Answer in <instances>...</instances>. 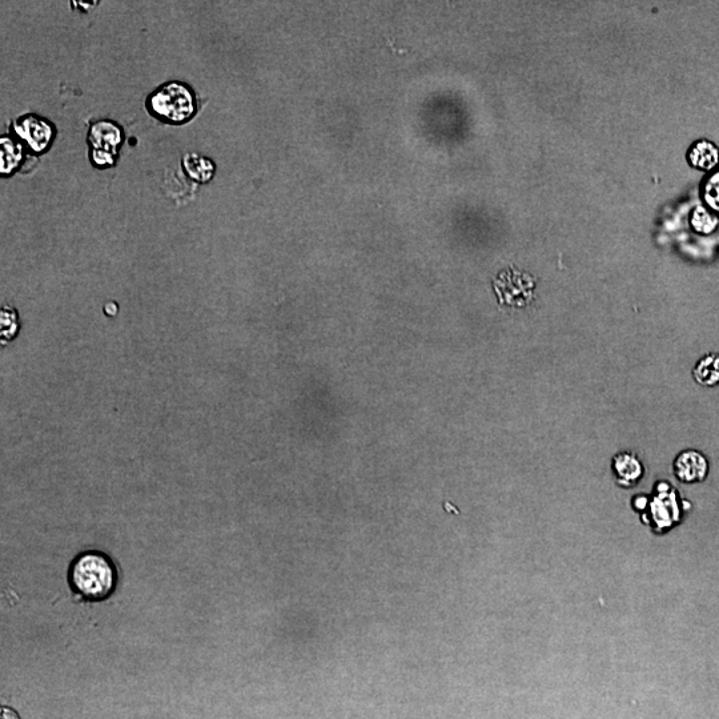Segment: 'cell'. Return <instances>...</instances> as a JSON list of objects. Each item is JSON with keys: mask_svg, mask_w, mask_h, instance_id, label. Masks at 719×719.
I'll list each match as a JSON object with an SVG mask.
<instances>
[{"mask_svg": "<svg viewBox=\"0 0 719 719\" xmlns=\"http://www.w3.org/2000/svg\"><path fill=\"white\" fill-rule=\"evenodd\" d=\"M118 581L115 562L98 550L78 554L68 570L71 589L87 601L107 600L115 592Z\"/></svg>", "mask_w": 719, "mask_h": 719, "instance_id": "cell-1", "label": "cell"}, {"mask_svg": "<svg viewBox=\"0 0 719 719\" xmlns=\"http://www.w3.org/2000/svg\"><path fill=\"white\" fill-rule=\"evenodd\" d=\"M147 110L160 122L184 124L198 112V98L187 83L168 82L156 88L147 98Z\"/></svg>", "mask_w": 719, "mask_h": 719, "instance_id": "cell-2", "label": "cell"}, {"mask_svg": "<svg viewBox=\"0 0 719 719\" xmlns=\"http://www.w3.org/2000/svg\"><path fill=\"white\" fill-rule=\"evenodd\" d=\"M90 160L94 167H114L124 140L123 128L112 120H99L88 131Z\"/></svg>", "mask_w": 719, "mask_h": 719, "instance_id": "cell-3", "label": "cell"}, {"mask_svg": "<svg viewBox=\"0 0 719 719\" xmlns=\"http://www.w3.org/2000/svg\"><path fill=\"white\" fill-rule=\"evenodd\" d=\"M493 287L498 303L506 307L522 308L532 303L536 281L529 273L509 268L498 275Z\"/></svg>", "mask_w": 719, "mask_h": 719, "instance_id": "cell-4", "label": "cell"}, {"mask_svg": "<svg viewBox=\"0 0 719 719\" xmlns=\"http://www.w3.org/2000/svg\"><path fill=\"white\" fill-rule=\"evenodd\" d=\"M16 140L26 144L28 150L36 155L50 150L56 130L50 120L36 114L23 115L12 126Z\"/></svg>", "mask_w": 719, "mask_h": 719, "instance_id": "cell-5", "label": "cell"}, {"mask_svg": "<svg viewBox=\"0 0 719 719\" xmlns=\"http://www.w3.org/2000/svg\"><path fill=\"white\" fill-rule=\"evenodd\" d=\"M650 513H652V521L656 525V530L664 533L680 524L684 517V506H682V501L676 490L669 488V490H662L661 496L654 498Z\"/></svg>", "mask_w": 719, "mask_h": 719, "instance_id": "cell-6", "label": "cell"}, {"mask_svg": "<svg viewBox=\"0 0 719 719\" xmlns=\"http://www.w3.org/2000/svg\"><path fill=\"white\" fill-rule=\"evenodd\" d=\"M710 464L704 453L688 449L681 452L673 463V473L684 484H698L708 479Z\"/></svg>", "mask_w": 719, "mask_h": 719, "instance_id": "cell-7", "label": "cell"}, {"mask_svg": "<svg viewBox=\"0 0 719 719\" xmlns=\"http://www.w3.org/2000/svg\"><path fill=\"white\" fill-rule=\"evenodd\" d=\"M613 472L618 484L630 488L641 481L645 469L637 456L632 453H621L613 459Z\"/></svg>", "mask_w": 719, "mask_h": 719, "instance_id": "cell-8", "label": "cell"}, {"mask_svg": "<svg viewBox=\"0 0 719 719\" xmlns=\"http://www.w3.org/2000/svg\"><path fill=\"white\" fill-rule=\"evenodd\" d=\"M182 166L188 178L200 184L211 182L216 172L214 160L202 154H196V152L184 155Z\"/></svg>", "mask_w": 719, "mask_h": 719, "instance_id": "cell-9", "label": "cell"}, {"mask_svg": "<svg viewBox=\"0 0 719 719\" xmlns=\"http://www.w3.org/2000/svg\"><path fill=\"white\" fill-rule=\"evenodd\" d=\"M24 158L23 146L19 140L8 135L0 138V175L10 176L22 164Z\"/></svg>", "mask_w": 719, "mask_h": 719, "instance_id": "cell-10", "label": "cell"}, {"mask_svg": "<svg viewBox=\"0 0 719 719\" xmlns=\"http://www.w3.org/2000/svg\"><path fill=\"white\" fill-rule=\"evenodd\" d=\"M692 375L694 381L701 387H717L719 385V353L710 352L702 356L694 365Z\"/></svg>", "mask_w": 719, "mask_h": 719, "instance_id": "cell-11", "label": "cell"}, {"mask_svg": "<svg viewBox=\"0 0 719 719\" xmlns=\"http://www.w3.org/2000/svg\"><path fill=\"white\" fill-rule=\"evenodd\" d=\"M689 162L698 170H713L719 163V150L708 140H701V142H697L690 148Z\"/></svg>", "mask_w": 719, "mask_h": 719, "instance_id": "cell-12", "label": "cell"}, {"mask_svg": "<svg viewBox=\"0 0 719 719\" xmlns=\"http://www.w3.org/2000/svg\"><path fill=\"white\" fill-rule=\"evenodd\" d=\"M20 317L18 309L11 307V305H3L2 311H0V339H2V345L11 343L12 340L16 339L19 335Z\"/></svg>", "mask_w": 719, "mask_h": 719, "instance_id": "cell-13", "label": "cell"}, {"mask_svg": "<svg viewBox=\"0 0 719 719\" xmlns=\"http://www.w3.org/2000/svg\"><path fill=\"white\" fill-rule=\"evenodd\" d=\"M692 226L698 234L709 235L716 230L718 220L706 208L698 207L692 215Z\"/></svg>", "mask_w": 719, "mask_h": 719, "instance_id": "cell-14", "label": "cell"}, {"mask_svg": "<svg viewBox=\"0 0 719 719\" xmlns=\"http://www.w3.org/2000/svg\"><path fill=\"white\" fill-rule=\"evenodd\" d=\"M704 199L712 210L719 212V171L705 183Z\"/></svg>", "mask_w": 719, "mask_h": 719, "instance_id": "cell-15", "label": "cell"}]
</instances>
